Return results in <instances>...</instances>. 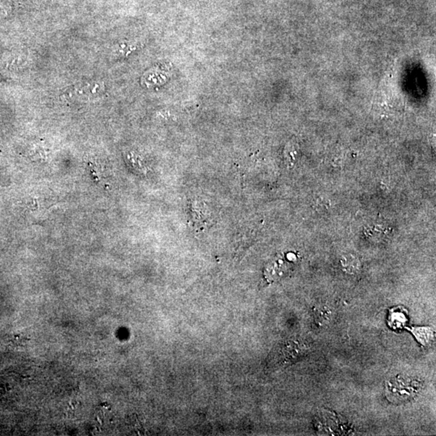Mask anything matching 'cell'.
<instances>
[{"instance_id":"cell-1","label":"cell","mask_w":436,"mask_h":436,"mask_svg":"<svg viewBox=\"0 0 436 436\" xmlns=\"http://www.w3.org/2000/svg\"><path fill=\"white\" fill-rule=\"evenodd\" d=\"M104 91L101 81L91 80L74 85L63 93V97L69 101H88L101 97Z\"/></svg>"},{"instance_id":"cell-2","label":"cell","mask_w":436,"mask_h":436,"mask_svg":"<svg viewBox=\"0 0 436 436\" xmlns=\"http://www.w3.org/2000/svg\"><path fill=\"white\" fill-rule=\"evenodd\" d=\"M419 387V382L414 379L402 376L393 378L387 383V396L395 401H406L413 398Z\"/></svg>"},{"instance_id":"cell-3","label":"cell","mask_w":436,"mask_h":436,"mask_svg":"<svg viewBox=\"0 0 436 436\" xmlns=\"http://www.w3.org/2000/svg\"><path fill=\"white\" fill-rule=\"evenodd\" d=\"M417 341L422 345H428L434 340V331L428 327H415L411 329Z\"/></svg>"},{"instance_id":"cell-4","label":"cell","mask_w":436,"mask_h":436,"mask_svg":"<svg viewBox=\"0 0 436 436\" xmlns=\"http://www.w3.org/2000/svg\"><path fill=\"white\" fill-rule=\"evenodd\" d=\"M282 349L283 353L285 354L284 355L285 361H290L298 356V354L301 353V348L299 343H291L287 344Z\"/></svg>"},{"instance_id":"cell-5","label":"cell","mask_w":436,"mask_h":436,"mask_svg":"<svg viewBox=\"0 0 436 436\" xmlns=\"http://www.w3.org/2000/svg\"><path fill=\"white\" fill-rule=\"evenodd\" d=\"M316 318L320 322H328L332 318V309L327 306H322L315 311Z\"/></svg>"}]
</instances>
